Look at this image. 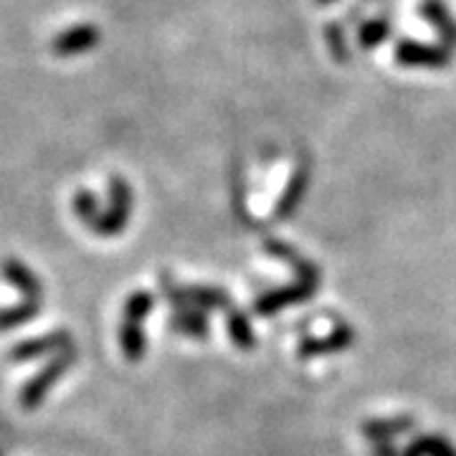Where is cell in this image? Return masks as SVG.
I'll return each instance as SVG.
<instances>
[{
    "label": "cell",
    "mask_w": 456,
    "mask_h": 456,
    "mask_svg": "<svg viewBox=\"0 0 456 456\" xmlns=\"http://www.w3.org/2000/svg\"><path fill=\"white\" fill-rule=\"evenodd\" d=\"M160 287H163L165 299L173 305V310H200V312H216V310H231L233 299L231 294L218 289V287H206V284H196V287H183L170 281L167 274H160Z\"/></svg>",
    "instance_id": "obj_1"
},
{
    "label": "cell",
    "mask_w": 456,
    "mask_h": 456,
    "mask_svg": "<svg viewBox=\"0 0 456 456\" xmlns=\"http://www.w3.org/2000/svg\"><path fill=\"white\" fill-rule=\"evenodd\" d=\"M132 208H134V196H132L130 183L125 178H119V175H112L110 178V206L99 213L97 218L86 228L92 233L102 236V239L119 236L127 228V224H130Z\"/></svg>",
    "instance_id": "obj_2"
},
{
    "label": "cell",
    "mask_w": 456,
    "mask_h": 456,
    "mask_svg": "<svg viewBox=\"0 0 456 456\" xmlns=\"http://www.w3.org/2000/svg\"><path fill=\"white\" fill-rule=\"evenodd\" d=\"M77 358H79L77 347H71V350H64V353L53 355L49 365H44V368L33 375L26 386H23V391H20V395H18L20 406L26 408V411H36V408L41 406V403L46 401V395L51 393V388H53V386H56V383H59V380L71 370V365L77 362Z\"/></svg>",
    "instance_id": "obj_3"
},
{
    "label": "cell",
    "mask_w": 456,
    "mask_h": 456,
    "mask_svg": "<svg viewBox=\"0 0 456 456\" xmlns=\"http://www.w3.org/2000/svg\"><path fill=\"white\" fill-rule=\"evenodd\" d=\"M320 292V279H297L294 284L269 289L254 299V312L259 317H272L281 310H289L294 305H302Z\"/></svg>",
    "instance_id": "obj_4"
},
{
    "label": "cell",
    "mask_w": 456,
    "mask_h": 456,
    "mask_svg": "<svg viewBox=\"0 0 456 456\" xmlns=\"http://www.w3.org/2000/svg\"><path fill=\"white\" fill-rule=\"evenodd\" d=\"M74 347V338L71 332L66 330H56L49 335H41V338H31V340L16 342L11 350H8V360L11 362H28V360L44 358V355H59L64 350Z\"/></svg>",
    "instance_id": "obj_5"
},
{
    "label": "cell",
    "mask_w": 456,
    "mask_h": 456,
    "mask_svg": "<svg viewBox=\"0 0 456 456\" xmlns=\"http://www.w3.org/2000/svg\"><path fill=\"white\" fill-rule=\"evenodd\" d=\"M102 33L94 23H79V26H71L66 31L56 33L53 41H51V53L53 56H61V59H71V56H82L86 51L97 49Z\"/></svg>",
    "instance_id": "obj_6"
},
{
    "label": "cell",
    "mask_w": 456,
    "mask_h": 456,
    "mask_svg": "<svg viewBox=\"0 0 456 456\" xmlns=\"http://www.w3.org/2000/svg\"><path fill=\"white\" fill-rule=\"evenodd\" d=\"M355 342V330L350 325H338L335 330H330L327 335H320V338H307L297 345V358L312 360V358H322V355H335V353H342L347 347H353Z\"/></svg>",
    "instance_id": "obj_7"
},
{
    "label": "cell",
    "mask_w": 456,
    "mask_h": 456,
    "mask_svg": "<svg viewBox=\"0 0 456 456\" xmlns=\"http://www.w3.org/2000/svg\"><path fill=\"white\" fill-rule=\"evenodd\" d=\"M0 274L5 281L23 294V299H33V302H44V284L41 279L33 274L31 269L20 259H5L0 264Z\"/></svg>",
    "instance_id": "obj_8"
},
{
    "label": "cell",
    "mask_w": 456,
    "mask_h": 456,
    "mask_svg": "<svg viewBox=\"0 0 456 456\" xmlns=\"http://www.w3.org/2000/svg\"><path fill=\"white\" fill-rule=\"evenodd\" d=\"M395 59L401 66H426V69H441L449 64V53L439 46H426L419 41H401L395 46Z\"/></svg>",
    "instance_id": "obj_9"
},
{
    "label": "cell",
    "mask_w": 456,
    "mask_h": 456,
    "mask_svg": "<svg viewBox=\"0 0 456 456\" xmlns=\"http://www.w3.org/2000/svg\"><path fill=\"white\" fill-rule=\"evenodd\" d=\"M416 419L411 416H395V419H370L362 424V436L370 439L373 444L378 441H393L398 436H406V434H413L416 431Z\"/></svg>",
    "instance_id": "obj_10"
},
{
    "label": "cell",
    "mask_w": 456,
    "mask_h": 456,
    "mask_svg": "<svg viewBox=\"0 0 456 456\" xmlns=\"http://www.w3.org/2000/svg\"><path fill=\"white\" fill-rule=\"evenodd\" d=\"M167 325L173 332L188 335V338H208L211 335V322L208 312L200 310H175L170 314Z\"/></svg>",
    "instance_id": "obj_11"
},
{
    "label": "cell",
    "mask_w": 456,
    "mask_h": 456,
    "mask_svg": "<svg viewBox=\"0 0 456 456\" xmlns=\"http://www.w3.org/2000/svg\"><path fill=\"white\" fill-rule=\"evenodd\" d=\"M307 183H310V170L307 167H299L292 175V180H289V185L284 188V193L279 196L277 208H274L277 218H289L297 211L299 200L307 193Z\"/></svg>",
    "instance_id": "obj_12"
},
{
    "label": "cell",
    "mask_w": 456,
    "mask_h": 456,
    "mask_svg": "<svg viewBox=\"0 0 456 456\" xmlns=\"http://www.w3.org/2000/svg\"><path fill=\"white\" fill-rule=\"evenodd\" d=\"M266 251H269L272 256H277V259L284 261V264H289L294 272H297V279H322L320 269H317L310 259H305L294 246L281 244V241H266Z\"/></svg>",
    "instance_id": "obj_13"
},
{
    "label": "cell",
    "mask_w": 456,
    "mask_h": 456,
    "mask_svg": "<svg viewBox=\"0 0 456 456\" xmlns=\"http://www.w3.org/2000/svg\"><path fill=\"white\" fill-rule=\"evenodd\" d=\"M226 327H228V338L231 342L239 347V350H254L256 347V332H254V327H251V320H248V314L244 310H236V307H231L226 312Z\"/></svg>",
    "instance_id": "obj_14"
},
{
    "label": "cell",
    "mask_w": 456,
    "mask_h": 456,
    "mask_svg": "<svg viewBox=\"0 0 456 456\" xmlns=\"http://www.w3.org/2000/svg\"><path fill=\"white\" fill-rule=\"evenodd\" d=\"M119 350L127 360H142L147 353V332L142 325L134 322H125L119 325Z\"/></svg>",
    "instance_id": "obj_15"
},
{
    "label": "cell",
    "mask_w": 456,
    "mask_h": 456,
    "mask_svg": "<svg viewBox=\"0 0 456 456\" xmlns=\"http://www.w3.org/2000/svg\"><path fill=\"white\" fill-rule=\"evenodd\" d=\"M421 13L428 18V23L441 33V38L449 44V46H456V23L449 16L446 5L441 0H426L421 5Z\"/></svg>",
    "instance_id": "obj_16"
},
{
    "label": "cell",
    "mask_w": 456,
    "mask_h": 456,
    "mask_svg": "<svg viewBox=\"0 0 456 456\" xmlns=\"http://www.w3.org/2000/svg\"><path fill=\"white\" fill-rule=\"evenodd\" d=\"M38 314H41V302H33V299H23L20 305L5 307L0 310V332H11V330L28 325Z\"/></svg>",
    "instance_id": "obj_17"
},
{
    "label": "cell",
    "mask_w": 456,
    "mask_h": 456,
    "mask_svg": "<svg viewBox=\"0 0 456 456\" xmlns=\"http://www.w3.org/2000/svg\"><path fill=\"white\" fill-rule=\"evenodd\" d=\"M155 310V294L147 289H137L132 292L125 305H122V320L125 322H134V325H145V320Z\"/></svg>",
    "instance_id": "obj_18"
},
{
    "label": "cell",
    "mask_w": 456,
    "mask_h": 456,
    "mask_svg": "<svg viewBox=\"0 0 456 456\" xmlns=\"http://www.w3.org/2000/svg\"><path fill=\"white\" fill-rule=\"evenodd\" d=\"M71 211H74V216H77L82 224H86V226H89V224L97 218L99 213H102L99 196L94 193V191H86V188L77 191V193H74V198H71Z\"/></svg>",
    "instance_id": "obj_19"
},
{
    "label": "cell",
    "mask_w": 456,
    "mask_h": 456,
    "mask_svg": "<svg viewBox=\"0 0 456 456\" xmlns=\"http://www.w3.org/2000/svg\"><path fill=\"white\" fill-rule=\"evenodd\" d=\"M413 444L419 446L421 456H456V446L439 434H419Z\"/></svg>",
    "instance_id": "obj_20"
},
{
    "label": "cell",
    "mask_w": 456,
    "mask_h": 456,
    "mask_svg": "<svg viewBox=\"0 0 456 456\" xmlns=\"http://www.w3.org/2000/svg\"><path fill=\"white\" fill-rule=\"evenodd\" d=\"M391 33V23L388 18H373V20H365V26H360V46L365 49H375L378 44H383V38Z\"/></svg>",
    "instance_id": "obj_21"
},
{
    "label": "cell",
    "mask_w": 456,
    "mask_h": 456,
    "mask_svg": "<svg viewBox=\"0 0 456 456\" xmlns=\"http://www.w3.org/2000/svg\"><path fill=\"white\" fill-rule=\"evenodd\" d=\"M370 456H401V446H395L393 441H378L370 449Z\"/></svg>",
    "instance_id": "obj_22"
},
{
    "label": "cell",
    "mask_w": 456,
    "mask_h": 456,
    "mask_svg": "<svg viewBox=\"0 0 456 456\" xmlns=\"http://www.w3.org/2000/svg\"><path fill=\"white\" fill-rule=\"evenodd\" d=\"M322 3H330V0H322Z\"/></svg>",
    "instance_id": "obj_23"
}]
</instances>
